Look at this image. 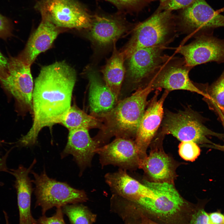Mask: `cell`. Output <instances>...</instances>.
<instances>
[{"mask_svg":"<svg viewBox=\"0 0 224 224\" xmlns=\"http://www.w3.org/2000/svg\"><path fill=\"white\" fill-rule=\"evenodd\" d=\"M160 91L156 90L154 95L148 102L135 137L134 142L141 160L147 156V148L155 137L163 118V104L169 91L165 90L158 99Z\"/></svg>","mask_w":224,"mask_h":224,"instance_id":"12","label":"cell"},{"mask_svg":"<svg viewBox=\"0 0 224 224\" xmlns=\"http://www.w3.org/2000/svg\"><path fill=\"white\" fill-rule=\"evenodd\" d=\"M63 214L62 207L56 208L55 213L51 217L42 215L36 220L37 224H66L64 219Z\"/></svg>","mask_w":224,"mask_h":224,"instance_id":"29","label":"cell"},{"mask_svg":"<svg viewBox=\"0 0 224 224\" xmlns=\"http://www.w3.org/2000/svg\"><path fill=\"white\" fill-rule=\"evenodd\" d=\"M170 12L156 14L135 28L129 40L120 50L125 60L139 49L163 46L169 42L174 34Z\"/></svg>","mask_w":224,"mask_h":224,"instance_id":"5","label":"cell"},{"mask_svg":"<svg viewBox=\"0 0 224 224\" xmlns=\"http://www.w3.org/2000/svg\"><path fill=\"white\" fill-rule=\"evenodd\" d=\"M13 28L12 21L0 13V39L5 40L12 36Z\"/></svg>","mask_w":224,"mask_h":224,"instance_id":"30","label":"cell"},{"mask_svg":"<svg viewBox=\"0 0 224 224\" xmlns=\"http://www.w3.org/2000/svg\"><path fill=\"white\" fill-rule=\"evenodd\" d=\"M96 154L102 167L112 165L126 171L139 168L141 161L134 141L131 139L116 138L98 147Z\"/></svg>","mask_w":224,"mask_h":224,"instance_id":"13","label":"cell"},{"mask_svg":"<svg viewBox=\"0 0 224 224\" xmlns=\"http://www.w3.org/2000/svg\"><path fill=\"white\" fill-rule=\"evenodd\" d=\"M212 222L214 224H223L224 222V214L220 209L208 212Z\"/></svg>","mask_w":224,"mask_h":224,"instance_id":"33","label":"cell"},{"mask_svg":"<svg viewBox=\"0 0 224 224\" xmlns=\"http://www.w3.org/2000/svg\"><path fill=\"white\" fill-rule=\"evenodd\" d=\"M205 89L204 99L208 104H212L217 110L224 109V70L219 77Z\"/></svg>","mask_w":224,"mask_h":224,"instance_id":"25","label":"cell"},{"mask_svg":"<svg viewBox=\"0 0 224 224\" xmlns=\"http://www.w3.org/2000/svg\"><path fill=\"white\" fill-rule=\"evenodd\" d=\"M113 43V50L111 57L101 69L105 83L118 99L125 75V60L123 55Z\"/></svg>","mask_w":224,"mask_h":224,"instance_id":"22","label":"cell"},{"mask_svg":"<svg viewBox=\"0 0 224 224\" xmlns=\"http://www.w3.org/2000/svg\"><path fill=\"white\" fill-rule=\"evenodd\" d=\"M160 2L161 8L165 11H170L185 8L195 0H158Z\"/></svg>","mask_w":224,"mask_h":224,"instance_id":"28","label":"cell"},{"mask_svg":"<svg viewBox=\"0 0 224 224\" xmlns=\"http://www.w3.org/2000/svg\"><path fill=\"white\" fill-rule=\"evenodd\" d=\"M60 124L68 130L81 128L101 129L103 124L100 119L87 114L75 105L71 106Z\"/></svg>","mask_w":224,"mask_h":224,"instance_id":"23","label":"cell"},{"mask_svg":"<svg viewBox=\"0 0 224 224\" xmlns=\"http://www.w3.org/2000/svg\"><path fill=\"white\" fill-rule=\"evenodd\" d=\"M178 51L187 65L192 68L210 62L222 63L224 62V39L212 33L202 34L189 44L180 47Z\"/></svg>","mask_w":224,"mask_h":224,"instance_id":"10","label":"cell"},{"mask_svg":"<svg viewBox=\"0 0 224 224\" xmlns=\"http://www.w3.org/2000/svg\"><path fill=\"white\" fill-rule=\"evenodd\" d=\"M163 47L139 49L126 59V77L129 83L137 89L147 83L164 60Z\"/></svg>","mask_w":224,"mask_h":224,"instance_id":"11","label":"cell"},{"mask_svg":"<svg viewBox=\"0 0 224 224\" xmlns=\"http://www.w3.org/2000/svg\"><path fill=\"white\" fill-rule=\"evenodd\" d=\"M153 91L149 84L138 87L130 96L118 101L111 110L100 117L103 124L102 132L94 138L99 147L113 136L135 138L147 105V98Z\"/></svg>","mask_w":224,"mask_h":224,"instance_id":"3","label":"cell"},{"mask_svg":"<svg viewBox=\"0 0 224 224\" xmlns=\"http://www.w3.org/2000/svg\"><path fill=\"white\" fill-rule=\"evenodd\" d=\"M161 124V133L165 135L171 134L181 142L204 143L209 142L208 136L220 135L208 128L196 114L189 109L177 113L166 111Z\"/></svg>","mask_w":224,"mask_h":224,"instance_id":"7","label":"cell"},{"mask_svg":"<svg viewBox=\"0 0 224 224\" xmlns=\"http://www.w3.org/2000/svg\"><path fill=\"white\" fill-rule=\"evenodd\" d=\"M84 72L89 81V100L91 115L100 118L114 108L118 99L102 82L94 68L87 66Z\"/></svg>","mask_w":224,"mask_h":224,"instance_id":"16","label":"cell"},{"mask_svg":"<svg viewBox=\"0 0 224 224\" xmlns=\"http://www.w3.org/2000/svg\"><path fill=\"white\" fill-rule=\"evenodd\" d=\"M200 149L197 143L192 141L181 142L179 146V153L184 160L193 161L199 156Z\"/></svg>","mask_w":224,"mask_h":224,"instance_id":"26","label":"cell"},{"mask_svg":"<svg viewBox=\"0 0 224 224\" xmlns=\"http://www.w3.org/2000/svg\"><path fill=\"white\" fill-rule=\"evenodd\" d=\"M217 110L224 128V113L221 110Z\"/></svg>","mask_w":224,"mask_h":224,"instance_id":"36","label":"cell"},{"mask_svg":"<svg viewBox=\"0 0 224 224\" xmlns=\"http://www.w3.org/2000/svg\"><path fill=\"white\" fill-rule=\"evenodd\" d=\"M110 2L118 7L127 10H132L135 8L141 0H104Z\"/></svg>","mask_w":224,"mask_h":224,"instance_id":"31","label":"cell"},{"mask_svg":"<svg viewBox=\"0 0 224 224\" xmlns=\"http://www.w3.org/2000/svg\"><path fill=\"white\" fill-rule=\"evenodd\" d=\"M35 8L59 28L88 30L91 26L92 16L75 0H39Z\"/></svg>","mask_w":224,"mask_h":224,"instance_id":"6","label":"cell"},{"mask_svg":"<svg viewBox=\"0 0 224 224\" xmlns=\"http://www.w3.org/2000/svg\"><path fill=\"white\" fill-rule=\"evenodd\" d=\"M206 204L204 201L195 205L189 224H214L210 219L208 212L205 211Z\"/></svg>","mask_w":224,"mask_h":224,"instance_id":"27","label":"cell"},{"mask_svg":"<svg viewBox=\"0 0 224 224\" xmlns=\"http://www.w3.org/2000/svg\"><path fill=\"white\" fill-rule=\"evenodd\" d=\"M36 163L35 159L28 168L20 165L10 172L15 179V187L17 193V203L19 213V224H37V220L32 215L31 200L34 189L29 174Z\"/></svg>","mask_w":224,"mask_h":224,"instance_id":"19","label":"cell"},{"mask_svg":"<svg viewBox=\"0 0 224 224\" xmlns=\"http://www.w3.org/2000/svg\"><path fill=\"white\" fill-rule=\"evenodd\" d=\"M35 185V207H40L42 215L53 207H62L70 204L86 202L88 198L83 190L77 189L66 182H61L49 177L44 169L40 174L32 170Z\"/></svg>","mask_w":224,"mask_h":224,"instance_id":"4","label":"cell"},{"mask_svg":"<svg viewBox=\"0 0 224 224\" xmlns=\"http://www.w3.org/2000/svg\"><path fill=\"white\" fill-rule=\"evenodd\" d=\"M105 179L114 195L129 201L140 198H154L156 194L150 188L130 176L126 171L119 169L108 173Z\"/></svg>","mask_w":224,"mask_h":224,"instance_id":"17","label":"cell"},{"mask_svg":"<svg viewBox=\"0 0 224 224\" xmlns=\"http://www.w3.org/2000/svg\"><path fill=\"white\" fill-rule=\"evenodd\" d=\"M8 58V74L5 78L0 79V82L21 107L32 112L34 85L31 65L18 57L10 56Z\"/></svg>","mask_w":224,"mask_h":224,"instance_id":"9","label":"cell"},{"mask_svg":"<svg viewBox=\"0 0 224 224\" xmlns=\"http://www.w3.org/2000/svg\"><path fill=\"white\" fill-rule=\"evenodd\" d=\"M223 224H224V223H223Z\"/></svg>","mask_w":224,"mask_h":224,"instance_id":"37","label":"cell"},{"mask_svg":"<svg viewBox=\"0 0 224 224\" xmlns=\"http://www.w3.org/2000/svg\"><path fill=\"white\" fill-rule=\"evenodd\" d=\"M139 168L142 169L155 182L171 183L174 175L171 159L157 147L141 161Z\"/></svg>","mask_w":224,"mask_h":224,"instance_id":"21","label":"cell"},{"mask_svg":"<svg viewBox=\"0 0 224 224\" xmlns=\"http://www.w3.org/2000/svg\"><path fill=\"white\" fill-rule=\"evenodd\" d=\"M62 208L70 224H93L96 222V215L81 203L67 205Z\"/></svg>","mask_w":224,"mask_h":224,"instance_id":"24","label":"cell"},{"mask_svg":"<svg viewBox=\"0 0 224 224\" xmlns=\"http://www.w3.org/2000/svg\"><path fill=\"white\" fill-rule=\"evenodd\" d=\"M184 18L188 28L197 35L213 33L214 29L224 27V16L205 0H195L185 9Z\"/></svg>","mask_w":224,"mask_h":224,"instance_id":"14","label":"cell"},{"mask_svg":"<svg viewBox=\"0 0 224 224\" xmlns=\"http://www.w3.org/2000/svg\"><path fill=\"white\" fill-rule=\"evenodd\" d=\"M192 68L186 64L184 59L165 55L164 60L146 84L153 90L164 89L169 91L184 90L203 95L205 94L190 80L189 74Z\"/></svg>","mask_w":224,"mask_h":224,"instance_id":"8","label":"cell"},{"mask_svg":"<svg viewBox=\"0 0 224 224\" xmlns=\"http://www.w3.org/2000/svg\"><path fill=\"white\" fill-rule=\"evenodd\" d=\"M141 224H163L155 222L145 216L140 215Z\"/></svg>","mask_w":224,"mask_h":224,"instance_id":"34","label":"cell"},{"mask_svg":"<svg viewBox=\"0 0 224 224\" xmlns=\"http://www.w3.org/2000/svg\"><path fill=\"white\" fill-rule=\"evenodd\" d=\"M87 38L94 44L104 47L116 42L127 32L128 28L125 22L119 19L98 15L92 16Z\"/></svg>","mask_w":224,"mask_h":224,"instance_id":"20","label":"cell"},{"mask_svg":"<svg viewBox=\"0 0 224 224\" xmlns=\"http://www.w3.org/2000/svg\"><path fill=\"white\" fill-rule=\"evenodd\" d=\"M8 73V58L4 56L0 51V79L6 78Z\"/></svg>","mask_w":224,"mask_h":224,"instance_id":"32","label":"cell"},{"mask_svg":"<svg viewBox=\"0 0 224 224\" xmlns=\"http://www.w3.org/2000/svg\"><path fill=\"white\" fill-rule=\"evenodd\" d=\"M67 144L60 154L61 159L69 155L73 159L80 169L79 175L90 167L93 158L99 147L93 138H91L88 129L78 128L69 130Z\"/></svg>","mask_w":224,"mask_h":224,"instance_id":"15","label":"cell"},{"mask_svg":"<svg viewBox=\"0 0 224 224\" xmlns=\"http://www.w3.org/2000/svg\"><path fill=\"white\" fill-rule=\"evenodd\" d=\"M76 80L75 70L65 62H56L41 68L33 92V123L19 140L20 146L34 145L42 128L60 124L71 106Z\"/></svg>","mask_w":224,"mask_h":224,"instance_id":"1","label":"cell"},{"mask_svg":"<svg viewBox=\"0 0 224 224\" xmlns=\"http://www.w3.org/2000/svg\"><path fill=\"white\" fill-rule=\"evenodd\" d=\"M144 184L156 197L128 201L131 212L143 215L161 224H189L195 205L184 199L171 183L146 180Z\"/></svg>","mask_w":224,"mask_h":224,"instance_id":"2","label":"cell"},{"mask_svg":"<svg viewBox=\"0 0 224 224\" xmlns=\"http://www.w3.org/2000/svg\"><path fill=\"white\" fill-rule=\"evenodd\" d=\"M42 17L39 26L30 36L24 50L17 56L30 65L40 54L50 47L60 32L59 28L47 18Z\"/></svg>","mask_w":224,"mask_h":224,"instance_id":"18","label":"cell"},{"mask_svg":"<svg viewBox=\"0 0 224 224\" xmlns=\"http://www.w3.org/2000/svg\"><path fill=\"white\" fill-rule=\"evenodd\" d=\"M124 220V224H141L140 217L128 218Z\"/></svg>","mask_w":224,"mask_h":224,"instance_id":"35","label":"cell"}]
</instances>
